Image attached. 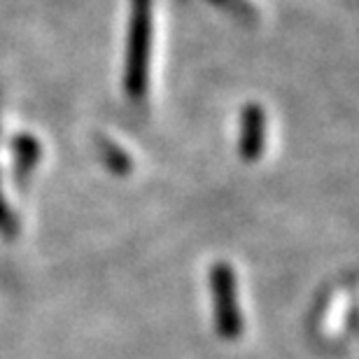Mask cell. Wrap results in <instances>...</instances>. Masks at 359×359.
Returning a JSON list of instances; mask_svg holds the SVG:
<instances>
[{"label":"cell","instance_id":"cell-3","mask_svg":"<svg viewBox=\"0 0 359 359\" xmlns=\"http://www.w3.org/2000/svg\"><path fill=\"white\" fill-rule=\"evenodd\" d=\"M266 145V114L262 105H248L241 117L238 152L245 161H257Z\"/></svg>","mask_w":359,"mask_h":359},{"label":"cell","instance_id":"cell-5","mask_svg":"<svg viewBox=\"0 0 359 359\" xmlns=\"http://www.w3.org/2000/svg\"><path fill=\"white\" fill-rule=\"evenodd\" d=\"M7 222H10V217H7V210H5V208H3V203H0V224H7Z\"/></svg>","mask_w":359,"mask_h":359},{"label":"cell","instance_id":"cell-1","mask_svg":"<svg viewBox=\"0 0 359 359\" xmlns=\"http://www.w3.org/2000/svg\"><path fill=\"white\" fill-rule=\"evenodd\" d=\"M149 49H152V0H131L124 89L126 96L140 100L149 84Z\"/></svg>","mask_w":359,"mask_h":359},{"label":"cell","instance_id":"cell-4","mask_svg":"<svg viewBox=\"0 0 359 359\" xmlns=\"http://www.w3.org/2000/svg\"><path fill=\"white\" fill-rule=\"evenodd\" d=\"M21 142H24V147H17V152H19V163L24 168H28V163H31L35 156H38V145H35L33 140H28V138H21Z\"/></svg>","mask_w":359,"mask_h":359},{"label":"cell","instance_id":"cell-2","mask_svg":"<svg viewBox=\"0 0 359 359\" xmlns=\"http://www.w3.org/2000/svg\"><path fill=\"white\" fill-rule=\"evenodd\" d=\"M210 292L215 329L224 341H236L243 334V311L238 306V290H236V273L229 264H215L210 271Z\"/></svg>","mask_w":359,"mask_h":359}]
</instances>
